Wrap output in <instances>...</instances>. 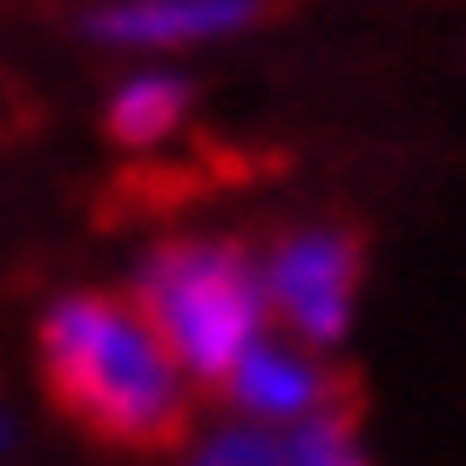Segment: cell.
Wrapping results in <instances>:
<instances>
[{
	"instance_id": "1",
	"label": "cell",
	"mask_w": 466,
	"mask_h": 466,
	"mask_svg": "<svg viewBox=\"0 0 466 466\" xmlns=\"http://www.w3.org/2000/svg\"><path fill=\"white\" fill-rule=\"evenodd\" d=\"M41 359L55 379V399L102 440L163 446L183 426L189 379L136 304H116V298L55 304L41 325Z\"/></svg>"
},
{
	"instance_id": "2",
	"label": "cell",
	"mask_w": 466,
	"mask_h": 466,
	"mask_svg": "<svg viewBox=\"0 0 466 466\" xmlns=\"http://www.w3.org/2000/svg\"><path fill=\"white\" fill-rule=\"evenodd\" d=\"M136 311L156 325L183 379H230L264 331V278H250V264L223 244H176L149 257Z\"/></svg>"
},
{
	"instance_id": "3",
	"label": "cell",
	"mask_w": 466,
	"mask_h": 466,
	"mask_svg": "<svg viewBox=\"0 0 466 466\" xmlns=\"http://www.w3.org/2000/svg\"><path fill=\"white\" fill-rule=\"evenodd\" d=\"M351 278H359V257L345 237H291L264 270V304H278L284 325L298 339H339L351 318Z\"/></svg>"
},
{
	"instance_id": "4",
	"label": "cell",
	"mask_w": 466,
	"mask_h": 466,
	"mask_svg": "<svg viewBox=\"0 0 466 466\" xmlns=\"http://www.w3.org/2000/svg\"><path fill=\"white\" fill-rule=\"evenodd\" d=\"M250 21V0H122L102 14V35L128 47H183Z\"/></svg>"
},
{
	"instance_id": "5",
	"label": "cell",
	"mask_w": 466,
	"mask_h": 466,
	"mask_svg": "<svg viewBox=\"0 0 466 466\" xmlns=\"http://www.w3.org/2000/svg\"><path fill=\"white\" fill-rule=\"evenodd\" d=\"M223 385H230L237 406L257 412V420H311V412L325 406V379H318V365H304L298 351L264 345V339L237 359V372Z\"/></svg>"
},
{
	"instance_id": "6",
	"label": "cell",
	"mask_w": 466,
	"mask_h": 466,
	"mask_svg": "<svg viewBox=\"0 0 466 466\" xmlns=\"http://www.w3.org/2000/svg\"><path fill=\"white\" fill-rule=\"evenodd\" d=\"M108 122H116L122 142H163L169 128L183 122V88H176L169 75H142V82H128V88L116 95Z\"/></svg>"
},
{
	"instance_id": "7",
	"label": "cell",
	"mask_w": 466,
	"mask_h": 466,
	"mask_svg": "<svg viewBox=\"0 0 466 466\" xmlns=\"http://www.w3.org/2000/svg\"><path fill=\"white\" fill-rule=\"evenodd\" d=\"M284 466H359L339 420H304L298 440H284Z\"/></svg>"
},
{
	"instance_id": "8",
	"label": "cell",
	"mask_w": 466,
	"mask_h": 466,
	"mask_svg": "<svg viewBox=\"0 0 466 466\" xmlns=\"http://www.w3.org/2000/svg\"><path fill=\"white\" fill-rule=\"evenodd\" d=\"M203 466H284V446H270V440H223Z\"/></svg>"
}]
</instances>
